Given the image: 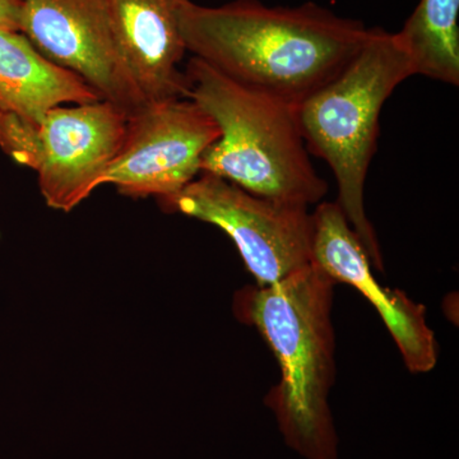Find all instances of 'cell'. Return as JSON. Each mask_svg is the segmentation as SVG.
I'll use <instances>...</instances> for the list:
<instances>
[{"label":"cell","mask_w":459,"mask_h":459,"mask_svg":"<svg viewBox=\"0 0 459 459\" xmlns=\"http://www.w3.org/2000/svg\"><path fill=\"white\" fill-rule=\"evenodd\" d=\"M21 33L126 117L147 104L117 47L107 0H22Z\"/></svg>","instance_id":"ba28073f"},{"label":"cell","mask_w":459,"mask_h":459,"mask_svg":"<svg viewBox=\"0 0 459 459\" xmlns=\"http://www.w3.org/2000/svg\"><path fill=\"white\" fill-rule=\"evenodd\" d=\"M411 75H415L412 59L397 33L369 29L343 71L296 107L305 146L333 172L337 204L377 271L385 265L365 211V181L377 150L383 105Z\"/></svg>","instance_id":"277c9868"},{"label":"cell","mask_w":459,"mask_h":459,"mask_svg":"<svg viewBox=\"0 0 459 459\" xmlns=\"http://www.w3.org/2000/svg\"><path fill=\"white\" fill-rule=\"evenodd\" d=\"M314 264L336 282L349 283L373 304L392 334L411 373H429L437 360L427 309L400 290L383 287L371 273L362 247L337 202L319 204L312 213Z\"/></svg>","instance_id":"9c48e42d"},{"label":"cell","mask_w":459,"mask_h":459,"mask_svg":"<svg viewBox=\"0 0 459 459\" xmlns=\"http://www.w3.org/2000/svg\"><path fill=\"white\" fill-rule=\"evenodd\" d=\"M22 0H0V31L21 32Z\"/></svg>","instance_id":"4fadbf2b"},{"label":"cell","mask_w":459,"mask_h":459,"mask_svg":"<svg viewBox=\"0 0 459 459\" xmlns=\"http://www.w3.org/2000/svg\"><path fill=\"white\" fill-rule=\"evenodd\" d=\"M184 75L186 98L220 129L202 157L201 172L282 204L309 207L325 198L328 184L310 161L295 105L238 83L197 56Z\"/></svg>","instance_id":"3957f363"},{"label":"cell","mask_w":459,"mask_h":459,"mask_svg":"<svg viewBox=\"0 0 459 459\" xmlns=\"http://www.w3.org/2000/svg\"><path fill=\"white\" fill-rule=\"evenodd\" d=\"M101 100L82 78L41 56L25 35L0 31V111L39 124L51 108Z\"/></svg>","instance_id":"8fae6325"},{"label":"cell","mask_w":459,"mask_h":459,"mask_svg":"<svg viewBox=\"0 0 459 459\" xmlns=\"http://www.w3.org/2000/svg\"><path fill=\"white\" fill-rule=\"evenodd\" d=\"M126 122V114L104 100L51 108L39 124L0 111V147L38 172L49 207L69 212L101 186L122 148Z\"/></svg>","instance_id":"5b68a950"},{"label":"cell","mask_w":459,"mask_h":459,"mask_svg":"<svg viewBox=\"0 0 459 459\" xmlns=\"http://www.w3.org/2000/svg\"><path fill=\"white\" fill-rule=\"evenodd\" d=\"M179 23L193 56L295 107L337 77L369 32L359 21L314 3L272 8L256 0H235L204 7L186 0Z\"/></svg>","instance_id":"6da1fadb"},{"label":"cell","mask_w":459,"mask_h":459,"mask_svg":"<svg viewBox=\"0 0 459 459\" xmlns=\"http://www.w3.org/2000/svg\"><path fill=\"white\" fill-rule=\"evenodd\" d=\"M459 0H420L398 38L412 59L415 74L459 83Z\"/></svg>","instance_id":"7c38bea8"},{"label":"cell","mask_w":459,"mask_h":459,"mask_svg":"<svg viewBox=\"0 0 459 459\" xmlns=\"http://www.w3.org/2000/svg\"><path fill=\"white\" fill-rule=\"evenodd\" d=\"M186 0H107L117 47L146 102L186 98L180 63L186 49L180 32Z\"/></svg>","instance_id":"30bf717a"},{"label":"cell","mask_w":459,"mask_h":459,"mask_svg":"<svg viewBox=\"0 0 459 459\" xmlns=\"http://www.w3.org/2000/svg\"><path fill=\"white\" fill-rule=\"evenodd\" d=\"M159 202L223 230L256 285L279 282L313 263V220L305 205L259 197L210 172Z\"/></svg>","instance_id":"8992f818"},{"label":"cell","mask_w":459,"mask_h":459,"mask_svg":"<svg viewBox=\"0 0 459 459\" xmlns=\"http://www.w3.org/2000/svg\"><path fill=\"white\" fill-rule=\"evenodd\" d=\"M336 283L312 263L272 285L247 287L237 298L238 316L258 329L279 362L280 382L265 403L287 446L305 459H338L328 402L336 370Z\"/></svg>","instance_id":"7a4b0ae2"},{"label":"cell","mask_w":459,"mask_h":459,"mask_svg":"<svg viewBox=\"0 0 459 459\" xmlns=\"http://www.w3.org/2000/svg\"><path fill=\"white\" fill-rule=\"evenodd\" d=\"M219 137L216 122L193 100L148 102L128 117L122 148L101 186L133 198L169 197L201 174L202 157Z\"/></svg>","instance_id":"52a82bcc"}]
</instances>
